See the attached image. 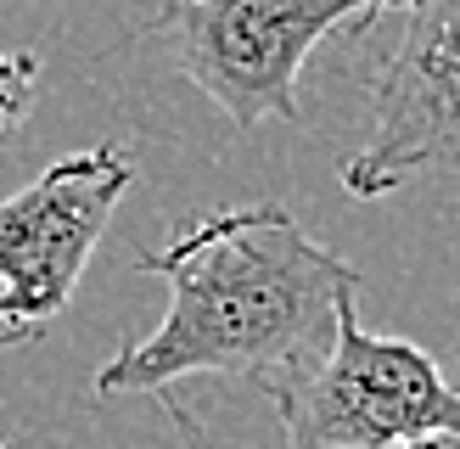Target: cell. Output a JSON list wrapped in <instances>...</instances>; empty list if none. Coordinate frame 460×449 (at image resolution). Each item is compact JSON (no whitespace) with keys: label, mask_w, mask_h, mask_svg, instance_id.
Returning <instances> with one entry per match:
<instances>
[{"label":"cell","mask_w":460,"mask_h":449,"mask_svg":"<svg viewBox=\"0 0 460 449\" xmlns=\"http://www.w3.org/2000/svg\"><path fill=\"white\" fill-rule=\"evenodd\" d=\"M129 186L135 157L102 141L57 157L40 180L0 197V331H40L67 309Z\"/></svg>","instance_id":"cell-4"},{"label":"cell","mask_w":460,"mask_h":449,"mask_svg":"<svg viewBox=\"0 0 460 449\" xmlns=\"http://www.w3.org/2000/svg\"><path fill=\"white\" fill-rule=\"evenodd\" d=\"M394 449H460V433H427V438H410V444H394Z\"/></svg>","instance_id":"cell-7"},{"label":"cell","mask_w":460,"mask_h":449,"mask_svg":"<svg viewBox=\"0 0 460 449\" xmlns=\"http://www.w3.org/2000/svg\"><path fill=\"white\" fill-rule=\"evenodd\" d=\"M449 388L460 393V343H455V382H449Z\"/></svg>","instance_id":"cell-9"},{"label":"cell","mask_w":460,"mask_h":449,"mask_svg":"<svg viewBox=\"0 0 460 449\" xmlns=\"http://www.w3.org/2000/svg\"><path fill=\"white\" fill-rule=\"evenodd\" d=\"M0 449H6V444H0Z\"/></svg>","instance_id":"cell-10"},{"label":"cell","mask_w":460,"mask_h":449,"mask_svg":"<svg viewBox=\"0 0 460 449\" xmlns=\"http://www.w3.org/2000/svg\"><path fill=\"white\" fill-rule=\"evenodd\" d=\"M34 79H40V57H29V51H0V141H6L22 119H29Z\"/></svg>","instance_id":"cell-6"},{"label":"cell","mask_w":460,"mask_h":449,"mask_svg":"<svg viewBox=\"0 0 460 449\" xmlns=\"http://www.w3.org/2000/svg\"><path fill=\"white\" fill-rule=\"evenodd\" d=\"M141 269L169 281V314L96 371L102 399L169 393L186 376H247L270 393L314 371L359 304V269L275 202L197 219L164 253H141Z\"/></svg>","instance_id":"cell-1"},{"label":"cell","mask_w":460,"mask_h":449,"mask_svg":"<svg viewBox=\"0 0 460 449\" xmlns=\"http://www.w3.org/2000/svg\"><path fill=\"white\" fill-rule=\"evenodd\" d=\"M287 449H394L427 433H460V393L427 348L359 326L342 309L332 354L314 371L270 388Z\"/></svg>","instance_id":"cell-3"},{"label":"cell","mask_w":460,"mask_h":449,"mask_svg":"<svg viewBox=\"0 0 460 449\" xmlns=\"http://www.w3.org/2000/svg\"><path fill=\"white\" fill-rule=\"evenodd\" d=\"M427 169H460V0H416L371 67V129L342 157V191L371 202Z\"/></svg>","instance_id":"cell-5"},{"label":"cell","mask_w":460,"mask_h":449,"mask_svg":"<svg viewBox=\"0 0 460 449\" xmlns=\"http://www.w3.org/2000/svg\"><path fill=\"white\" fill-rule=\"evenodd\" d=\"M29 337H40V331H0V348H17V343H29Z\"/></svg>","instance_id":"cell-8"},{"label":"cell","mask_w":460,"mask_h":449,"mask_svg":"<svg viewBox=\"0 0 460 449\" xmlns=\"http://www.w3.org/2000/svg\"><path fill=\"white\" fill-rule=\"evenodd\" d=\"M416 0H157L152 34L169 62L236 129L297 124V74L342 22L410 12Z\"/></svg>","instance_id":"cell-2"}]
</instances>
